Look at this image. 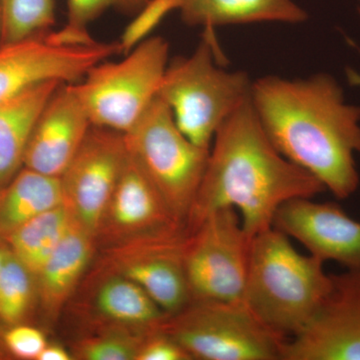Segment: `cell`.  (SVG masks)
Returning <instances> with one entry per match:
<instances>
[{
  "instance_id": "obj_1",
  "label": "cell",
  "mask_w": 360,
  "mask_h": 360,
  "mask_svg": "<svg viewBox=\"0 0 360 360\" xmlns=\"http://www.w3.org/2000/svg\"><path fill=\"white\" fill-rule=\"evenodd\" d=\"M250 101L284 158L314 175L338 200L359 189L360 106L347 103L335 77L266 75L253 82Z\"/></svg>"
},
{
  "instance_id": "obj_2",
  "label": "cell",
  "mask_w": 360,
  "mask_h": 360,
  "mask_svg": "<svg viewBox=\"0 0 360 360\" xmlns=\"http://www.w3.org/2000/svg\"><path fill=\"white\" fill-rule=\"evenodd\" d=\"M314 175L284 158L270 141L250 98L217 130L186 220L191 231L220 208L233 207L251 238L272 227L283 203L326 191Z\"/></svg>"
},
{
  "instance_id": "obj_3",
  "label": "cell",
  "mask_w": 360,
  "mask_h": 360,
  "mask_svg": "<svg viewBox=\"0 0 360 360\" xmlns=\"http://www.w3.org/2000/svg\"><path fill=\"white\" fill-rule=\"evenodd\" d=\"M324 262L302 255L270 227L251 238L243 302L269 328L293 338L314 319L331 288Z\"/></svg>"
},
{
  "instance_id": "obj_4",
  "label": "cell",
  "mask_w": 360,
  "mask_h": 360,
  "mask_svg": "<svg viewBox=\"0 0 360 360\" xmlns=\"http://www.w3.org/2000/svg\"><path fill=\"white\" fill-rule=\"evenodd\" d=\"M214 30L188 56L168 63L158 96L172 110L180 131L195 146L210 149L222 123L251 96L252 80L245 71L219 65Z\"/></svg>"
},
{
  "instance_id": "obj_5",
  "label": "cell",
  "mask_w": 360,
  "mask_h": 360,
  "mask_svg": "<svg viewBox=\"0 0 360 360\" xmlns=\"http://www.w3.org/2000/svg\"><path fill=\"white\" fill-rule=\"evenodd\" d=\"M193 359L283 360L288 338L260 321L243 302L191 300L160 324Z\"/></svg>"
},
{
  "instance_id": "obj_6",
  "label": "cell",
  "mask_w": 360,
  "mask_h": 360,
  "mask_svg": "<svg viewBox=\"0 0 360 360\" xmlns=\"http://www.w3.org/2000/svg\"><path fill=\"white\" fill-rule=\"evenodd\" d=\"M136 160L175 219L186 225L200 189L210 149L195 146L180 131L167 104L156 96L127 132Z\"/></svg>"
},
{
  "instance_id": "obj_7",
  "label": "cell",
  "mask_w": 360,
  "mask_h": 360,
  "mask_svg": "<svg viewBox=\"0 0 360 360\" xmlns=\"http://www.w3.org/2000/svg\"><path fill=\"white\" fill-rule=\"evenodd\" d=\"M168 63L167 40L148 37L122 60L94 66L73 89L92 125L127 134L158 96Z\"/></svg>"
},
{
  "instance_id": "obj_8",
  "label": "cell",
  "mask_w": 360,
  "mask_h": 360,
  "mask_svg": "<svg viewBox=\"0 0 360 360\" xmlns=\"http://www.w3.org/2000/svg\"><path fill=\"white\" fill-rule=\"evenodd\" d=\"M250 243L233 207L215 210L188 231L184 264L191 300L243 302Z\"/></svg>"
},
{
  "instance_id": "obj_9",
  "label": "cell",
  "mask_w": 360,
  "mask_h": 360,
  "mask_svg": "<svg viewBox=\"0 0 360 360\" xmlns=\"http://www.w3.org/2000/svg\"><path fill=\"white\" fill-rule=\"evenodd\" d=\"M122 51L120 41L68 44L51 32L0 44V103L42 84H77L94 66Z\"/></svg>"
},
{
  "instance_id": "obj_10",
  "label": "cell",
  "mask_w": 360,
  "mask_h": 360,
  "mask_svg": "<svg viewBox=\"0 0 360 360\" xmlns=\"http://www.w3.org/2000/svg\"><path fill=\"white\" fill-rule=\"evenodd\" d=\"M129 158L124 134L92 125L59 177L63 205L94 238Z\"/></svg>"
},
{
  "instance_id": "obj_11",
  "label": "cell",
  "mask_w": 360,
  "mask_h": 360,
  "mask_svg": "<svg viewBox=\"0 0 360 360\" xmlns=\"http://www.w3.org/2000/svg\"><path fill=\"white\" fill-rule=\"evenodd\" d=\"M283 360H360V269L331 274L328 297L309 326L286 341Z\"/></svg>"
},
{
  "instance_id": "obj_12",
  "label": "cell",
  "mask_w": 360,
  "mask_h": 360,
  "mask_svg": "<svg viewBox=\"0 0 360 360\" xmlns=\"http://www.w3.org/2000/svg\"><path fill=\"white\" fill-rule=\"evenodd\" d=\"M186 227L111 248V270L131 279L165 314L191 302L184 264Z\"/></svg>"
},
{
  "instance_id": "obj_13",
  "label": "cell",
  "mask_w": 360,
  "mask_h": 360,
  "mask_svg": "<svg viewBox=\"0 0 360 360\" xmlns=\"http://www.w3.org/2000/svg\"><path fill=\"white\" fill-rule=\"evenodd\" d=\"M186 227L179 221L130 155L97 229L96 243L110 248Z\"/></svg>"
},
{
  "instance_id": "obj_14",
  "label": "cell",
  "mask_w": 360,
  "mask_h": 360,
  "mask_svg": "<svg viewBox=\"0 0 360 360\" xmlns=\"http://www.w3.org/2000/svg\"><path fill=\"white\" fill-rule=\"evenodd\" d=\"M272 227L296 239L322 262L360 269V221L338 203L295 198L277 210Z\"/></svg>"
},
{
  "instance_id": "obj_15",
  "label": "cell",
  "mask_w": 360,
  "mask_h": 360,
  "mask_svg": "<svg viewBox=\"0 0 360 360\" xmlns=\"http://www.w3.org/2000/svg\"><path fill=\"white\" fill-rule=\"evenodd\" d=\"M91 127L72 84H61L33 127L23 167L60 177Z\"/></svg>"
},
{
  "instance_id": "obj_16",
  "label": "cell",
  "mask_w": 360,
  "mask_h": 360,
  "mask_svg": "<svg viewBox=\"0 0 360 360\" xmlns=\"http://www.w3.org/2000/svg\"><path fill=\"white\" fill-rule=\"evenodd\" d=\"M96 238L73 221L65 238L37 274V296L45 315L56 319L84 276Z\"/></svg>"
},
{
  "instance_id": "obj_17",
  "label": "cell",
  "mask_w": 360,
  "mask_h": 360,
  "mask_svg": "<svg viewBox=\"0 0 360 360\" xmlns=\"http://www.w3.org/2000/svg\"><path fill=\"white\" fill-rule=\"evenodd\" d=\"M179 11L187 25L212 30L259 22L298 25L309 18L293 0H181Z\"/></svg>"
},
{
  "instance_id": "obj_18",
  "label": "cell",
  "mask_w": 360,
  "mask_h": 360,
  "mask_svg": "<svg viewBox=\"0 0 360 360\" xmlns=\"http://www.w3.org/2000/svg\"><path fill=\"white\" fill-rule=\"evenodd\" d=\"M61 84L56 80L42 82L0 103V187L23 167L33 127Z\"/></svg>"
},
{
  "instance_id": "obj_19",
  "label": "cell",
  "mask_w": 360,
  "mask_h": 360,
  "mask_svg": "<svg viewBox=\"0 0 360 360\" xmlns=\"http://www.w3.org/2000/svg\"><path fill=\"white\" fill-rule=\"evenodd\" d=\"M61 205L60 179L23 167L0 187V238L6 239L25 222Z\"/></svg>"
},
{
  "instance_id": "obj_20",
  "label": "cell",
  "mask_w": 360,
  "mask_h": 360,
  "mask_svg": "<svg viewBox=\"0 0 360 360\" xmlns=\"http://www.w3.org/2000/svg\"><path fill=\"white\" fill-rule=\"evenodd\" d=\"M92 304L108 328L151 330L167 315L139 284L115 272L98 286Z\"/></svg>"
},
{
  "instance_id": "obj_21",
  "label": "cell",
  "mask_w": 360,
  "mask_h": 360,
  "mask_svg": "<svg viewBox=\"0 0 360 360\" xmlns=\"http://www.w3.org/2000/svg\"><path fill=\"white\" fill-rule=\"evenodd\" d=\"M73 221L66 206L58 205L25 222L4 240L14 257L37 276Z\"/></svg>"
},
{
  "instance_id": "obj_22",
  "label": "cell",
  "mask_w": 360,
  "mask_h": 360,
  "mask_svg": "<svg viewBox=\"0 0 360 360\" xmlns=\"http://www.w3.org/2000/svg\"><path fill=\"white\" fill-rule=\"evenodd\" d=\"M1 44L51 32L56 23L54 0H0Z\"/></svg>"
},
{
  "instance_id": "obj_23",
  "label": "cell",
  "mask_w": 360,
  "mask_h": 360,
  "mask_svg": "<svg viewBox=\"0 0 360 360\" xmlns=\"http://www.w3.org/2000/svg\"><path fill=\"white\" fill-rule=\"evenodd\" d=\"M35 295L37 276L11 251L0 276V321L8 326L22 323Z\"/></svg>"
},
{
  "instance_id": "obj_24",
  "label": "cell",
  "mask_w": 360,
  "mask_h": 360,
  "mask_svg": "<svg viewBox=\"0 0 360 360\" xmlns=\"http://www.w3.org/2000/svg\"><path fill=\"white\" fill-rule=\"evenodd\" d=\"M151 330L108 328L78 341L72 356L82 360H136L142 341Z\"/></svg>"
},
{
  "instance_id": "obj_25",
  "label": "cell",
  "mask_w": 360,
  "mask_h": 360,
  "mask_svg": "<svg viewBox=\"0 0 360 360\" xmlns=\"http://www.w3.org/2000/svg\"><path fill=\"white\" fill-rule=\"evenodd\" d=\"M149 0H68V21L65 28L59 30L63 39L70 42L94 41L87 32L92 21L101 18L108 11L135 15Z\"/></svg>"
},
{
  "instance_id": "obj_26",
  "label": "cell",
  "mask_w": 360,
  "mask_h": 360,
  "mask_svg": "<svg viewBox=\"0 0 360 360\" xmlns=\"http://www.w3.org/2000/svg\"><path fill=\"white\" fill-rule=\"evenodd\" d=\"M181 0H149L141 11L135 14L134 20L123 32L120 39L122 52H129L137 44L148 39L168 13L179 11Z\"/></svg>"
},
{
  "instance_id": "obj_27",
  "label": "cell",
  "mask_w": 360,
  "mask_h": 360,
  "mask_svg": "<svg viewBox=\"0 0 360 360\" xmlns=\"http://www.w3.org/2000/svg\"><path fill=\"white\" fill-rule=\"evenodd\" d=\"M4 341L11 356L25 360H37L47 345L39 329L22 323L9 326L4 333Z\"/></svg>"
},
{
  "instance_id": "obj_28",
  "label": "cell",
  "mask_w": 360,
  "mask_h": 360,
  "mask_svg": "<svg viewBox=\"0 0 360 360\" xmlns=\"http://www.w3.org/2000/svg\"><path fill=\"white\" fill-rule=\"evenodd\" d=\"M181 345L165 333L160 326L148 333L137 354L136 360H191Z\"/></svg>"
},
{
  "instance_id": "obj_29",
  "label": "cell",
  "mask_w": 360,
  "mask_h": 360,
  "mask_svg": "<svg viewBox=\"0 0 360 360\" xmlns=\"http://www.w3.org/2000/svg\"><path fill=\"white\" fill-rule=\"evenodd\" d=\"M72 354L58 345H47L37 360H70Z\"/></svg>"
},
{
  "instance_id": "obj_30",
  "label": "cell",
  "mask_w": 360,
  "mask_h": 360,
  "mask_svg": "<svg viewBox=\"0 0 360 360\" xmlns=\"http://www.w3.org/2000/svg\"><path fill=\"white\" fill-rule=\"evenodd\" d=\"M9 252H11V250H9L6 241L4 239L0 238V276H1L2 269H4V265L6 264Z\"/></svg>"
},
{
  "instance_id": "obj_31",
  "label": "cell",
  "mask_w": 360,
  "mask_h": 360,
  "mask_svg": "<svg viewBox=\"0 0 360 360\" xmlns=\"http://www.w3.org/2000/svg\"><path fill=\"white\" fill-rule=\"evenodd\" d=\"M347 77L349 85L360 87V73L357 72V71L352 70V68H347Z\"/></svg>"
},
{
  "instance_id": "obj_32",
  "label": "cell",
  "mask_w": 360,
  "mask_h": 360,
  "mask_svg": "<svg viewBox=\"0 0 360 360\" xmlns=\"http://www.w3.org/2000/svg\"><path fill=\"white\" fill-rule=\"evenodd\" d=\"M8 352H7L6 345H4V335H0V360L11 359Z\"/></svg>"
},
{
  "instance_id": "obj_33",
  "label": "cell",
  "mask_w": 360,
  "mask_h": 360,
  "mask_svg": "<svg viewBox=\"0 0 360 360\" xmlns=\"http://www.w3.org/2000/svg\"><path fill=\"white\" fill-rule=\"evenodd\" d=\"M0 44H1V22H0Z\"/></svg>"
}]
</instances>
